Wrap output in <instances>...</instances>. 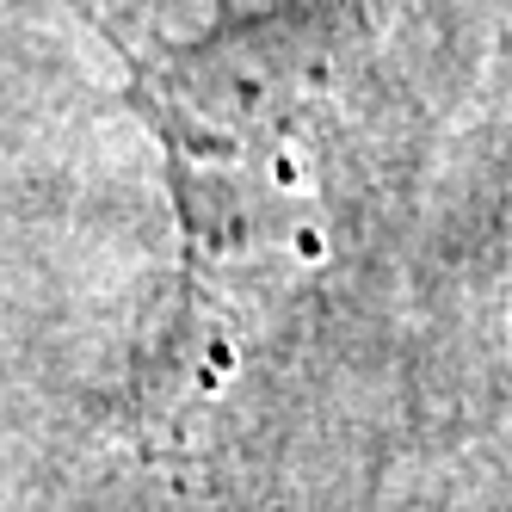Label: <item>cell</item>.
Masks as SVG:
<instances>
[{"label": "cell", "instance_id": "6da1fadb", "mask_svg": "<svg viewBox=\"0 0 512 512\" xmlns=\"http://www.w3.org/2000/svg\"><path fill=\"white\" fill-rule=\"evenodd\" d=\"M346 44V7H284L142 68L186 229V371L229 358L334 260V204L352 192Z\"/></svg>", "mask_w": 512, "mask_h": 512}]
</instances>
